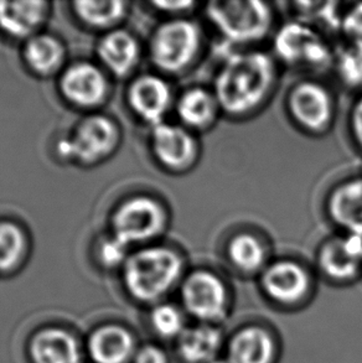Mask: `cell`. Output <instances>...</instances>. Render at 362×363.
Wrapping results in <instances>:
<instances>
[{
  "label": "cell",
  "instance_id": "21",
  "mask_svg": "<svg viewBox=\"0 0 362 363\" xmlns=\"http://www.w3.org/2000/svg\"><path fill=\"white\" fill-rule=\"evenodd\" d=\"M141 45L127 30L108 31L98 43V59L117 77H127L132 74L141 61Z\"/></svg>",
  "mask_w": 362,
  "mask_h": 363
},
{
  "label": "cell",
  "instance_id": "23",
  "mask_svg": "<svg viewBox=\"0 0 362 363\" xmlns=\"http://www.w3.org/2000/svg\"><path fill=\"white\" fill-rule=\"evenodd\" d=\"M34 363H82V349L74 335L61 328L40 330L30 341Z\"/></svg>",
  "mask_w": 362,
  "mask_h": 363
},
{
  "label": "cell",
  "instance_id": "31",
  "mask_svg": "<svg viewBox=\"0 0 362 363\" xmlns=\"http://www.w3.org/2000/svg\"><path fill=\"white\" fill-rule=\"evenodd\" d=\"M340 33L346 44L355 45L362 49V3L351 4L344 9Z\"/></svg>",
  "mask_w": 362,
  "mask_h": 363
},
{
  "label": "cell",
  "instance_id": "10",
  "mask_svg": "<svg viewBox=\"0 0 362 363\" xmlns=\"http://www.w3.org/2000/svg\"><path fill=\"white\" fill-rule=\"evenodd\" d=\"M150 129V150L163 170L182 175L195 169L201 157L197 134L177 122H164Z\"/></svg>",
  "mask_w": 362,
  "mask_h": 363
},
{
  "label": "cell",
  "instance_id": "28",
  "mask_svg": "<svg viewBox=\"0 0 362 363\" xmlns=\"http://www.w3.org/2000/svg\"><path fill=\"white\" fill-rule=\"evenodd\" d=\"M333 71L345 89L362 92L361 48L344 43L335 52Z\"/></svg>",
  "mask_w": 362,
  "mask_h": 363
},
{
  "label": "cell",
  "instance_id": "32",
  "mask_svg": "<svg viewBox=\"0 0 362 363\" xmlns=\"http://www.w3.org/2000/svg\"><path fill=\"white\" fill-rule=\"evenodd\" d=\"M348 125L353 145L362 152V92L358 94L350 108Z\"/></svg>",
  "mask_w": 362,
  "mask_h": 363
},
{
  "label": "cell",
  "instance_id": "24",
  "mask_svg": "<svg viewBox=\"0 0 362 363\" xmlns=\"http://www.w3.org/2000/svg\"><path fill=\"white\" fill-rule=\"evenodd\" d=\"M25 65L36 76L50 77L64 67L66 49L61 40L50 34H38L25 41Z\"/></svg>",
  "mask_w": 362,
  "mask_h": 363
},
{
  "label": "cell",
  "instance_id": "22",
  "mask_svg": "<svg viewBox=\"0 0 362 363\" xmlns=\"http://www.w3.org/2000/svg\"><path fill=\"white\" fill-rule=\"evenodd\" d=\"M132 333L119 325H104L89 337L87 351L94 363H128L137 352Z\"/></svg>",
  "mask_w": 362,
  "mask_h": 363
},
{
  "label": "cell",
  "instance_id": "20",
  "mask_svg": "<svg viewBox=\"0 0 362 363\" xmlns=\"http://www.w3.org/2000/svg\"><path fill=\"white\" fill-rule=\"evenodd\" d=\"M224 253L229 264L246 277L260 275L270 262L265 240L250 230L235 232L226 241Z\"/></svg>",
  "mask_w": 362,
  "mask_h": 363
},
{
  "label": "cell",
  "instance_id": "8",
  "mask_svg": "<svg viewBox=\"0 0 362 363\" xmlns=\"http://www.w3.org/2000/svg\"><path fill=\"white\" fill-rule=\"evenodd\" d=\"M121 142L117 123L102 114H92L75 127L69 137L61 139L56 152L65 162L94 165L116 152Z\"/></svg>",
  "mask_w": 362,
  "mask_h": 363
},
{
  "label": "cell",
  "instance_id": "19",
  "mask_svg": "<svg viewBox=\"0 0 362 363\" xmlns=\"http://www.w3.org/2000/svg\"><path fill=\"white\" fill-rule=\"evenodd\" d=\"M226 347L220 325L197 323L187 326L177 340V352L184 363H211L220 359Z\"/></svg>",
  "mask_w": 362,
  "mask_h": 363
},
{
  "label": "cell",
  "instance_id": "4",
  "mask_svg": "<svg viewBox=\"0 0 362 363\" xmlns=\"http://www.w3.org/2000/svg\"><path fill=\"white\" fill-rule=\"evenodd\" d=\"M272 49L279 66L310 77L333 71L336 50L323 31L303 20L292 18L278 25L272 35Z\"/></svg>",
  "mask_w": 362,
  "mask_h": 363
},
{
  "label": "cell",
  "instance_id": "25",
  "mask_svg": "<svg viewBox=\"0 0 362 363\" xmlns=\"http://www.w3.org/2000/svg\"><path fill=\"white\" fill-rule=\"evenodd\" d=\"M72 6L76 16L86 26L108 33L116 29V26L127 16L129 4L122 0H82L76 1Z\"/></svg>",
  "mask_w": 362,
  "mask_h": 363
},
{
  "label": "cell",
  "instance_id": "16",
  "mask_svg": "<svg viewBox=\"0 0 362 363\" xmlns=\"http://www.w3.org/2000/svg\"><path fill=\"white\" fill-rule=\"evenodd\" d=\"M177 123L195 134L209 132L222 116L211 87L191 86L177 94L174 104Z\"/></svg>",
  "mask_w": 362,
  "mask_h": 363
},
{
  "label": "cell",
  "instance_id": "35",
  "mask_svg": "<svg viewBox=\"0 0 362 363\" xmlns=\"http://www.w3.org/2000/svg\"><path fill=\"white\" fill-rule=\"evenodd\" d=\"M211 363H229V361H227V359H216V361H214V362H211Z\"/></svg>",
  "mask_w": 362,
  "mask_h": 363
},
{
  "label": "cell",
  "instance_id": "34",
  "mask_svg": "<svg viewBox=\"0 0 362 363\" xmlns=\"http://www.w3.org/2000/svg\"><path fill=\"white\" fill-rule=\"evenodd\" d=\"M133 363H170L167 352L157 345H144L137 350Z\"/></svg>",
  "mask_w": 362,
  "mask_h": 363
},
{
  "label": "cell",
  "instance_id": "14",
  "mask_svg": "<svg viewBox=\"0 0 362 363\" xmlns=\"http://www.w3.org/2000/svg\"><path fill=\"white\" fill-rule=\"evenodd\" d=\"M59 89L62 97L75 107L93 109L104 104L109 86L96 65L77 62L62 71Z\"/></svg>",
  "mask_w": 362,
  "mask_h": 363
},
{
  "label": "cell",
  "instance_id": "9",
  "mask_svg": "<svg viewBox=\"0 0 362 363\" xmlns=\"http://www.w3.org/2000/svg\"><path fill=\"white\" fill-rule=\"evenodd\" d=\"M180 298L182 310L197 323L220 325L230 313L229 285L209 268L186 273L180 284Z\"/></svg>",
  "mask_w": 362,
  "mask_h": 363
},
{
  "label": "cell",
  "instance_id": "33",
  "mask_svg": "<svg viewBox=\"0 0 362 363\" xmlns=\"http://www.w3.org/2000/svg\"><path fill=\"white\" fill-rule=\"evenodd\" d=\"M152 5L159 11L167 13L169 18H182L191 16V13L201 4L195 1H154Z\"/></svg>",
  "mask_w": 362,
  "mask_h": 363
},
{
  "label": "cell",
  "instance_id": "2",
  "mask_svg": "<svg viewBox=\"0 0 362 363\" xmlns=\"http://www.w3.org/2000/svg\"><path fill=\"white\" fill-rule=\"evenodd\" d=\"M187 270L180 250L172 245H143L129 255L123 265V280L134 299L158 304L180 286Z\"/></svg>",
  "mask_w": 362,
  "mask_h": 363
},
{
  "label": "cell",
  "instance_id": "11",
  "mask_svg": "<svg viewBox=\"0 0 362 363\" xmlns=\"http://www.w3.org/2000/svg\"><path fill=\"white\" fill-rule=\"evenodd\" d=\"M258 281L265 298L283 308L302 304L313 289L308 268L288 257L270 260L258 275Z\"/></svg>",
  "mask_w": 362,
  "mask_h": 363
},
{
  "label": "cell",
  "instance_id": "29",
  "mask_svg": "<svg viewBox=\"0 0 362 363\" xmlns=\"http://www.w3.org/2000/svg\"><path fill=\"white\" fill-rule=\"evenodd\" d=\"M149 320L154 333L162 339L177 341L187 328L184 310L170 303H158L154 305Z\"/></svg>",
  "mask_w": 362,
  "mask_h": 363
},
{
  "label": "cell",
  "instance_id": "27",
  "mask_svg": "<svg viewBox=\"0 0 362 363\" xmlns=\"http://www.w3.org/2000/svg\"><path fill=\"white\" fill-rule=\"evenodd\" d=\"M29 248L24 230L11 221L0 222V273L16 269Z\"/></svg>",
  "mask_w": 362,
  "mask_h": 363
},
{
  "label": "cell",
  "instance_id": "26",
  "mask_svg": "<svg viewBox=\"0 0 362 363\" xmlns=\"http://www.w3.org/2000/svg\"><path fill=\"white\" fill-rule=\"evenodd\" d=\"M295 19L303 20L323 31H340L343 21V4L336 1H297L292 3Z\"/></svg>",
  "mask_w": 362,
  "mask_h": 363
},
{
  "label": "cell",
  "instance_id": "12",
  "mask_svg": "<svg viewBox=\"0 0 362 363\" xmlns=\"http://www.w3.org/2000/svg\"><path fill=\"white\" fill-rule=\"evenodd\" d=\"M315 263L325 279L353 283L362 274V237L340 232L328 237L319 245Z\"/></svg>",
  "mask_w": 362,
  "mask_h": 363
},
{
  "label": "cell",
  "instance_id": "7",
  "mask_svg": "<svg viewBox=\"0 0 362 363\" xmlns=\"http://www.w3.org/2000/svg\"><path fill=\"white\" fill-rule=\"evenodd\" d=\"M170 217L160 200L148 195L129 197L112 216V235L132 245H149L167 232Z\"/></svg>",
  "mask_w": 362,
  "mask_h": 363
},
{
  "label": "cell",
  "instance_id": "5",
  "mask_svg": "<svg viewBox=\"0 0 362 363\" xmlns=\"http://www.w3.org/2000/svg\"><path fill=\"white\" fill-rule=\"evenodd\" d=\"M204 50L205 31L191 16L164 20L149 41L152 64L167 76H180L194 69Z\"/></svg>",
  "mask_w": 362,
  "mask_h": 363
},
{
  "label": "cell",
  "instance_id": "6",
  "mask_svg": "<svg viewBox=\"0 0 362 363\" xmlns=\"http://www.w3.org/2000/svg\"><path fill=\"white\" fill-rule=\"evenodd\" d=\"M285 111L300 132L310 137H324L334 128L338 104L327 84L315 77H307L289 89Z\"/></svg>",
  "mask_w": 362,
  "mask_h": 363
},
{
  "label": "cell",
  "instance_id": "3",
  "mask_svg": "<svg viewBox=\"0 0 362 363\" xmlns=\"http://www.w3.org/2000/svg\"><path fill=\"white\" fill-rule=\"evenodd\" d=\"M204 16L229 50L256 49L275 30L273 4L262 0H219L204 5Z\"/></svg>",
  "mask_w": 362,
  "mask_h": 363
},
{
  "label": "cell",
  "instance_id": "30",
  "mask_svg": "<svg viewBox=\"0 0 362 363\" xmlns=\"http://www.w3.org/2000/svg\"><path fill=\"white\" fill-rule=\"evenodd\" d=\"M129 247L119 241L112 233L107 237H103L97 245V258L104 268H117L124 265L128 257L131 255Z\"/></svg>",
  "mask_w": 362,
  "mask_h": 363
},
{
  "label": "cell",
  "instance_id": "15",
  "mask_svg": "<svg viewBox=\"0 0 362 363\" xmlns=\"http://www.w3.org/2000/svg\"><path fill=\"white\" fill-rule=\"evenodd\" d=\"M324 210L340 233L362 237V172L336 182L325 197Z\"/></svg>",
  "mask_w": 362,
  "mask_h": 363
},
{
  "label": "cell",
  "instance_id": "18",
  "mask_svg": "<svg viewBox=\"0 0 362 363\" xmlns=\"http://www.w3.org/2000/svg\"><path fill=\"white\" fill-rule=\"evenodd\" d=\"M49 14L48 1L0 0V30L9 38L26 41L40 34Z\"/></svg>",
  "mask_w": 362,
  "mask_h": 363
},
{
  "label": "cell",
  "instance_id": "17",
  "mask_svg": "<svg viewBox=\"0 0 362 363\" xmlns=\"http://www.w3.org/2000/svg\"><path fill=\"white\" fill-rule=\"evenodd\" d=\"M229 363H275L278 359L277 340L262 325H246L226 341Z\"/></svg>",
  "mask_w": 362,
  "mask_h": 363
},
{
  "label": "cell",
  "instance_id": "1",
  "mask_svg": "<svg viewBox=\"0 0 362 363\" xmlns=\"http://www.w3.org/2000/svg\"><path fill=\"white\" fill-rule=\"evenodd\" d=\"M280 66L263 50L227 51L216 69L211 89L222 116L245 121L260 113L278 89Z\"/></svg>",
  "mask_w": 362,
  "mask_h": 363
},
{
  "label": "cell",
  "instance_id": "13",
  "mask_svg": "<svg viewBox=\"0 0 362 363\" xmlns=\"http://www.w3.org/2000/svg\"><path fill=\"white\" fill-rule=\"evenodd\" d=\"M175 99L172 86L162 74H142L128 89V104L133 113L150 128L167 122Z\"/></svg>",
  "mask_w": 362,
  "mask_h": 363
}]
</instances>
